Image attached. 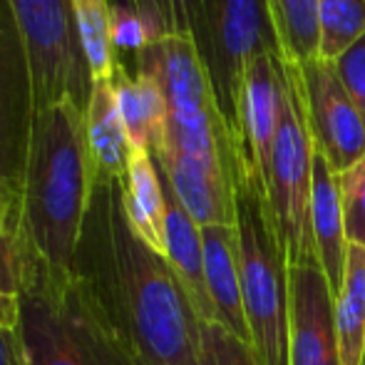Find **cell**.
Masks as SVG:
<instances>
[{
	"label": "cell",
	"instance_id": "cell-1",
	"mask_svg": "<svg viewBox=\"0 0 365 365\" xmlns=\"http://www.w3.org/2000/svg\"><path fill=\"white\" fill-rule=\"evenodd\" d=\"M73 276L132 365H199V316L169 261L135 234L120 182L92 184Z\"/></svg>",
	"mask_w": 365,
	"mask_h": 365
},
{
	"label": "cell",
	"instance_id": "cell-2",
	"mask_svg": "<svg viewBox=\"0 0 365 365\" xmlns=\"http://www.w3.org/2000/svg\"><path fill=\"white\" fill-rule=\"evenodd\" d=\"M90 192L85 112L73 102L38 110L18 202V241L28 271L73 276Z\"/></svg>",
	"mask_w": 365,
	"mask_h": 365
},
{
	"label": "cell",
	"instance_id": "cell-3",
	"mask_svg": "<svg viewBox=\"0 0 365 365\" xmlns=\"http://www.w3.org/2000/svg\"><path fill=\"white\" fill-rule=\"evenodd\" d=\"M236 254L249 343L261 365H289V264L271 226L266 192L236 179Z\"/></svg>",
	"mask_w": 365,
	"mask_h": 365
},
{
	"label": "cell",
	"instance_id": "cell-4",
	"mask_svg": "<svg viewBox=\"0 0 365 365\" xmlns=\"http://www.w3.org/2000/svg\"><path fill=\"white\" fill-rule=\"evenodd\" d=\"M18 301V333L28 365H132L75 276L55 279L43 271H28Z\"/></svg>",
	"mask_w": 365,
	"mask_h": 365
},
{
	"label": "cell",
	"instance_id": "cell-5",
	"mask_svg": "<svg viewBox=\"0 0 365 365\" xmlns=\"http://www.w3.org/2000/svg\"><path fill=\"white\" fill-rule=\"evenodd\" d=\"M313 154L301 73L298 65L284 63V107L266 174V207L289 269L318 264L311 229Z\"/></svg>",
	"mask_w": 365,
	"mask_h": 365
},
{
	"label": "cell",
	"instance_id": "cell-6",
	"mask_svg": "<svg viewBox=\"0 0 365 365\" xmlns=\"http://www.w3.org/2000/svg\"><path fill=\"white\" fill-rule=\"evenodd\" d=\"M192 40L234 142L246 68L261 53L281 58L269 0H202Z\"/></svg>",
	"mask_w": 365,
	"mask_h": 365
},
{
	"label": "cell",
	"instance_id": "cell-7",
	"mask_svg": "<svg viewBox=\"0 0 365 365\" xmlns=\"http://www.w3.org/2000/svg\"><path fill=\"white\" fill-rule=\"evenodd\" d=\"M10 8L28 50L38 110L73 102L85 112L95 80L82 48L73 0H10Z\"/></svg>",
	"mask_w": 365,
	"mask_h": 365
},
{
	"label": "cell",
	"instance_id": "cell-8",
	"mask_svg": "<svg viewBox=\"0 0 365 365\" xmlns=\"http://www.w3.org/2000/svg\"><path fill=\"white\" fill-rule=\"evenodd\" d=\"M38 100L10 0H0V226L18 234V202Z\"/></svg>",
	"mask_w": 365,
	"mask_h": 365
},
{
	"label": "cell",
	"instance_id": "cell-9",
	"mask_svg": "<svg viewBox=\"0 0 365 365\" xmlns=\"http://www.w3.org/2000/svg\"><path fill=\"white\" fill-rule=\"evenodd\" d=\"M137 75L154 80L167 100V132L194 135L224 125L212 82L192 38L167 35L137 53Z\"/></svg>",
	"mask_w": 365,
	"mask_h": 365
},
{
	"label": "cell",
	"instance_id": "cell-10",
	"mask_svg": "<svg viewBox=\"0 0 365 365\" xmlns=\"http://www.w3.org/2000/svg\"><path fill=\"white\" fill-rule=\"evenodd\" d=\"M313 145L333 174H343L365 157V117L328 60L298 65Z\"/></svg>",
	"mask_w": 365,
	"mask_h": 365
},
{
	"label": "cell",
	"instance_id": "cell-11",
	"mask_svg": "<svg viewBox=\"0 0 365 365\" xmlns=\"http://www.w3.org/2000/svg\"><path fill=\"white\" fill-rule=\"evenodd\" d=\"M281 107H284V63L279 55L261 53L246 68L241 87L234 137L236 164H239L236 179H254L266 189Z\"/></svg>",
	"mask_w": 365,
	"mask_h": 365
},
{
	"label": "cell",
	"instance_id": "cell-12",
	"mask_svg": "<svg viewBox=\"0 0 365 365\" xmlns=\"http://www.w3.org/2000/svg\"><path fill=\"white\" fill-rule=\"evenodd\" d=\"M289 365H341L336 301L318 264L289 269Z\"/></svg>",
	"mask_w": 365,
	"mask_h": 365
},
{
	"label": "cell",
	"instance_id": "cell-13",
	"mask_svg": "<svg viewBox=\"0 0 365 365\" xmlns=\"http://www.w3.org/2000/svg\"><path fill=\"white\" fill-rule=\"evenodd\" d=\"M152 157L174 197L199 226L236 224V187L229 167L202 162L167 147L157 149Z\"/></svg>",
	"mask_w": 365,
	"mask_h": 365
},
{
	"label": "cell",
	"instance_id": "cell-14",
	"mask_svg": "<svg viewBox=\"0 0 365 365\" xmlns=\"http://www.w3.org/2000/svg\"><path fill=\"white\" fill-rule=\"evenodd\" d=\"M311 229L316 259L323 276L328 281L333 298L341 293L343 279H346L348 264V244L346 226H343V207L341 192H338V177L323 154L316 149L313 154V199H311Z\"/></svg>",
	"mask_w": 365,
	"mask_h": 365
},
{
	"label": "cell",
	"instance_id": "cell-15",
	"mask_svg": "<svg viewBox=\"0 0 365 365\" xmlns=\"http://www.w3.org/2000/svg\"><path fill=\"white\" fill-rule=\"evenodd\" d=\"M85 145L92 184L122 182L130 164L132 145L117 110L112 82H95L85 107Z\"/></svg>",
	"mask_w": 365,
	"mask_h": 365
},
{
	"label": "cell",
	"instance_id": "cell-16",
	"mask_svg": "<svg viewBox=\"0 0 365 365\" xmlns=\"http://www.w3.org/2000/svg\"><path fill=\"white\" fill-rule=\"evenodd\" d=\"M164 179V177H162ZM164 197H167V229H164V256L177 274L182 289L187 291L199 321H217L212 298L207 289V274H204V244L202 226L187 214L179 204L169 184L164 182Z\"/></svg>",
	"mask_w": 365,
	"mask_h": 365
},
{
	"label": "cell",
	"instance_id": "cell-17",
	"mask_svg": "<svg viewBox=\"0 0 365 365\" xmlns=\"http://www.w3.org/2000/svg\"><path fill=\"white\" fill-rule=\"evenodd\" d=\"M202 244L204 274L217 323L249 343V326L241 298L239 254H236V226H202Z\"/></svg>",
	"mask_w": 365,
	"mask_h": 365
},
{
	"label": "cell",
	"instance_id": "cell-18",
	"mask_svg": "<svg viewBox=\"0 0 365 365\" xmlns=\"http://www.w3.org/2000/svg\"><path fill=\"white\" fill-rule=\"evenodd\" d=\"M122 204L135 234L164 256V229H167V197L164 179L152 152L132 147L127 174L120 182ZM167 259V256H164Z\"/></svg>",
	"mask_w": 365,
	"mask_h": 365
},
{
	"label": "cell",
	"instance_id": "cell-19",
	"mask_svg": "<svg viewBox=\"0 0 365 365\" xmlns=\"http://www.w3.org/2000/svg\"><path fill=\"white\" fill-rule=\"evenodd\" d=\"M117 110L125 122L130 145L147 152H157L167 140V100L154 80L145 75H130L122 63H117L112 75Z\"/></svg>",
	"mask_w": 365,
	"mask_h": 365
},
{
	"label": "cell",
	"instance_id": "cell-20",
	"mask_svg": "<svg viewBox=\"0 0 365 365\" xmlns=\"http://www.w3.org/2000/svg\"><path fill=\"white\" fill-rule=\"evenodd\" d=\"M336 333L341 365H363L365 353V249H348L346 279L336 298Z\"/></svg>",
	"mask_w": 365,
	"mask_h": 365
},
{
	"label": "cell",
	"instance_id": "cell-21",
	"mask_svg": "<svg viewBox=\"0 0 365 365\" xmlns=\"http://www.w3.org/2000/svg\"><path fill=\"white\" fill-rule=\"evenodd\" d=\"M269 13L284 63L306 65L321 58L318 0H269Z\"/></svg>",
	"mask_w": 365,
	"mask_h": 365
},
{
	"label": "cell",
	"instance_id": "cell-22",
	"mask_svg": "<svg viewBox=\"0 0 365 365\" xmlns=\"http://www.w3.org/2000/svg\"><path fill=\"white\" fill-rule=\"evenodd\" d=\"M82 48L95 82H112L120 63L112 45V5L110 0H73Z\"/></svg>",
	"mask_w": 365,
	"mask_h": 365
},
{
	"label": "cell",
	"instance_id": "cell-23",
	"mask_svg": "<svg viewBox=\"0 0 365 365\" xmlns=\"http://www.w3.org/2000/svg\"><path fill=\"white\" fill-rule=\"evenodd\" d=\"M321 60L336 63L365 35V0H318Z\"/></svg>",
	"mask_w": 365,
	"mask_h": 365
},
{
	"label": "cell",
	"instance_id": "cell-24",
	"mask_svg": "<svg viewBox=\"0 0 365 365\" xmlns=\"http://www.w3.org/2000/svg\"><path fill=\"white\" fill-rule=\"evenodd\" d=\"M202 0H130L132 8L145 20L149 38L159 40L167 35L192 38Z\"/></svg>",
	"mask_w": 365,
	"mask_h": 365
},
{
	"label": "cell",
	"instance_id": "cell-25",
	"mask_svg": "<svg viewBox=\"0 0 365 365\" xmlns=\"http://www.w3.org/2000/svg\"><path fill=\"white\" fill-rule=\"evenodd\" d=\"M199 365H261L246 341L217 321H199Z\"/></svg>",
	"mask_w": 365,
	"mask_h": 365
},
{
	"label": "cell",
	"instance_id": "cell-26",
	"mask_svg": "<svg viewBox=\"0 0 365 365\" xmlns=\"http://www.w3.org/2000/svg\"><path fill=\"white\" fill-rule=\"evenodd\" d=\"M343 226L351 246L365 249V157L343 174H338Z\"/></svg>",
	"mask_w": 365,
	"mask_h": 365
},
{
	"label": "cell",
	"instance_id": "cell-27",
	"mask_svg": "<svg viewBox=\"0 0 365 365\" xmlns=\"http://www.w3.org/2000/svg\"><path fill=\"white\" fill-rule=\"evenodd\" d=\"M152 43L147 33L145 20L140 18L130 3H115L112 5V45L115 50H130V53H140Z\"/></svg>",
	"mask_w": 365,
	"mask_h": 365
},
{
	"label": "cell",
	"instance_id": "cell-28",
	"mask_svg": "<svg viewBox=\"0 0 365 365\" xmlns=\"http://www.w3.org/2000/svg\"><path fill=\"white\" fill-rule=\"evenodd\" d=\"M25 254L18 234L8 226H0V291L18 296L25 284Z\"/></svg>",
	"mask_w": 365,
	"mask_h": 365
},
{
	"label": "cell",
	"instance_id": "cell-29",
	"mask_svg": "<svg viewBox=\"0 0 365 365\" xmlns=\"http://www.w3.org/2000/svg\"><path fill=\"white\" fill-rule=\"evenodd\" d=\"M333 68L365 117V35L333 63Z\"/></svg>",
	"mask_w": 365,
	"mask_h": 365
},
{
	"label": "cell",
	"instance_id": "cell-30",
	"mask_svg": "<svg viewBox=\"0 0 365 365\" xmlns=\"http://www.w3.org/2000/svg\"><path fill=\"white\" fill-rule=\"evenodd\" d=\"M0 365H28L18 328H0Z\"/></svg>",
	"mask_w": 365,
	"mask_h": 365
},
{
	"label": "cell",
	"instance_id": "cell-31",
	"mask_svg": "<svg viewBox=\"0 0 365 365\" xmlns=\"http://www.w3.org/2000/svg\"><path fill=\"white\" fill-rule=\"evenodd\" d=\"M18 318H20L18 296L0 291V328H18Z\"/></svg>",
	"mask_w": 365,
	"mask_h": 365
},
{
	"label": "cell",
	"instance_id": "cell-32",
	"mask_svg": "<svg viewBox=\"0 0 365 365\" xmlns=\"http://www.w3.org/2000/svg\"><path fill=\"white\" fill-rule=\"evenodd\" d=\"M363 365H365V353H363Z\"/></svg>",
	"mask_w": 365,
	"mask_h": 365
}]
</instances>
